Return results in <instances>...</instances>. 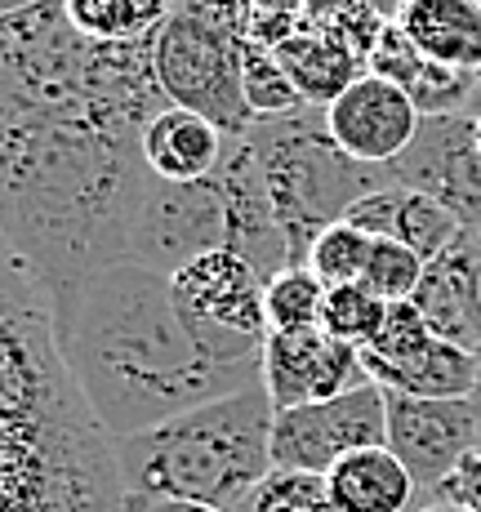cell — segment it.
Listing matches in <instances>:
<instances>
[{"mask_svg":"<svg viewBox=\"0 0 481 512\" xmlns=\"http://www.w3.org/2000/svg\"><path fill=\"white\" fill-rule=\"evenodd\" d=\"M165 107L152 41H90L63 0L0 18L5 254L49 294L58 321L98 272L130 259L152 174L143 130Z\"/></svg>","mask_w":481,"mask_h":512,"instance_id":"6da1fadb","label":"cell"},{"mask_svg":"<svg viewBox=\"0 0 481 512\" xmlns=\"http://www.w3.org/2000/svg\"><path fill=\"white\" fill-rule=\"evenodd\" d=\"M0 512H134L121 441L67 366L49 294L0 268Z\"/></svg>","mask_w":481,"mask_h":512,"instance_id":"7a4b0ae2","label":"cell"},{"mask_svg":"<svg viewBox=\"0 0 481 512\" xmlns=\"http://www.w3.org/2000/svg\"><path fill=\"white\" fill-rule=\"evenodd\" d=\"M58 339L116 441L263 379V370L214 357L183 321L170 277L134 259L112 263L85 285L58 321Z\"/></svg>","mask_w":481,"mask_h":512,"instance_id":"3957f363","label":"cell"},{"mask_svg":"<svg viewBox=\"0 0 481 512\" xmlns=\"http://www.w3.org/2000/svg\"><path fill=\"white\" fill-rule=\"evenodd\" d=\"M272 406L268 388L250 383L196 410L156 423L121 441L134 512L156 499H188L237 512L272 468Z\"/></svg>","mask_w":481,"mask_h":512,"instance_id":"277c9868","label":"cell"},{"mask_svg":"<svg viewBox=\"0 0 481 512\" xmlns=\"http://www.w3.org/2000/svg\"><path fill=\"white\" fill-rule=\"evenodd\" d=\"M245 139L259 156L263 183H268L272 210L281 219L294 263L308 259L312 241L330 223L348 219V210L361 196L392 183L388 170L357 165L352 156L339 152L321 107H299L290 116L254 121V130H245Z\"/></svg>","mask_w":481,"mask_h":512,"instance_id":"5b68a950","label":"cell"},{"mask_svg":"<svg viewBox=\"0 0 481 512\" xmlns=\"http://www.w3.org/2000/svg\"><path fill=\"white\" fill-rule=\"evenodd\" d=\"M254 32L250 0H179L152 36L161 90L174 107L214 121L228 139L254 130L259 116L245 103L241 54Z\"/></svg>","mask_w":481,"mask_h":512,"instance_id":"8992f818","label":"cell"},{"mask_svg":"<svg viewBox=\"0 0 481 512\" xmlns=\"http://www.w3.org/2000/svg\"><path fill=\"white\" fill-rule=\"evenodd\" d=\"M174 303L192 334L228 366L263 370L268 343V277L237 250H210L170 277Z\"/></svg>","mask_w":481,"mask_h":512,"instance_id":"52a82bcc","label":"cell"},{"mask_svg":"<svg viewBox=\"0 0 481 512\" xmlns=\"http://www.w3.org/2000/svg\"><path fill=\"white\" fill-rule=\"evenodd\" d=\"M228 241L232 219L219 174H210L201 183H165L156 174H147L130 228L134 263H147V268L174 277L183 263L201 259L210 250H228Z\"/></svg>","mask_w":481,"mask_h":512,"instance_id":"ba28073f","label":"cell"},{"mask_svg":"<svg viewBox=\"0 0 481 512\" xmlns=\"http://www.w3.org/2000/svg\"><path fill=\"white\" fill-rule=\"evenodd\" d=\"M366 446H388V392L361 383L330 401L277 410L272 419V464L326 477L339 459Z\"/></svg>","mask_w":481,"mask_h":512,"instance_id":"9c48e42d","label":"cell"},{"mask_svg":"<svg viewBox=\"0 0 481 512\" xmlns=\"http://www.w3.org/2000/svg\"><path fill=\"white\" fill-rule=\"evenodd\" d=\"M361 357L379 388L406 397H468L477 383V352L441 339L415 303H392L384 330Z\"/></svg>","mask_w":481,"mask_h":512,"instance_id":"30bf717a","label":"cell"},{"mask_svg":"<svg viewBox=\"0 0 481 512\" xmlns=\"http://www.w3.org/2000/svg\"><path fill=\"white\" fill-rule=\"evenodd\" d=\"M388 392V388H384ZM388 450L415 477L419 495L437 499L441 486L477 450V415L468 397H406L388 392Z\"/></svg>","mask_w":481,"mask_h":512,"instance_id":"8fae6325","label":"cell"},{"mask_svg":"<svg viewBox=\"0 0 481 512\" xmlns=\"http://www.w3.org/2000/svg\"><path fill=\"white\" fill-rule=\"evenodd\" d=\"M388 179L441 201L464 228H481L477 116H424L415 143L388 165Z\"/></svg>","mask_w":481,"mask_h":512,"instance_id":"7c38bea8","label":"cell"},{"mask_svg":"<svg viewBox=\"0 0 481 512\" xmlns=\"http://www.w3.org/2000/svg\"><path fill=\"white\" fill-rule=\"evenodd\" d=\"M424 112L397 81H384L375 72H361L357 81L326 107V130L339 143L343 156L357 165L388 170L410 143H415Z\"/></svg>","mask_w":481,"mask_h":512,"instance_id":"4fadbf2b","label":"cell"},{"mask_svg":"<svg viewBox=\"0 0 481 512\" xmlns=\"http://www.w3.org/2000/svg\"><path fill=\"white\" fill-rule=\"evenodd\" d=\"M361 383H375L366 374L361 348L330 339L321 326L294 334H268V343H263V388H268L277 410L330 401L339 392L361 388Z\"/></svg>","mask_w":481,"mask_h":512,"instance_id":"5bb4252c","label":"cell"},{"mask_svg":"<svg viewBox=\"0 0 481 512\" xmlns=\"http://www.w3.org/2000/svg\"><path fill=\"white\" fill-rule=\"evenodd\" d=\"M410 303L441 339L481 348V228H464L446 254L428 263Z\"/></svg>","mask_w":481,"mask_h":512,"instance_id":"9a60e30c","label":"cell"},{"mask_svg":"<svg viewBox=\"0 0 481 512\" xmlns=\"http://www.w3.org/2000/svg\"><path fill=\"white\" fill-rule=\"evenodd\" d=\"M348 223H357V228L370 236L406 241L410 250H419L428 263H433L437 254H446L450 245L459 241V232H464L459 214H450L441 201L415 192V187H401V183H384L370 196H361L348 210Z\"/></svg>","mask_w":481,"mask_h":512,"instance_id":"2e32d148","label":"cell"},{"mask_svg":"<svg viewBox=\"0 0 481 512\" xmlns=\"http://www.w3.org/2000/svg\"><path fill=\"white\" fill-rule=\"evenodd\" d=\"M228 156V134L214 121L188 112V107H165L143 130V161L165 183H201Z\"/></svg>","mask_w":481,"mask_h":512,"instance_id":"e0dca14e","label":"cell"},{"mask_svg":"<svg viewBox=\"0 0 481 512\" xmlns=\"http://www.w3.org/2000/svg\"><path fill=\"white\" fill-rule=\"evenodd\" d=\"M392 23L433 63L481 72V0H401Z\"/></svg>","mask_w":481,"mask_h":512,"instance_id":"ac0fdd59","label":"cell"},{"mask_svg":"<svg viewBox=\"0 0 481 512\" xmlns=\"http://www.w3.org/2000/svg\"><path fill=\"white\" fill-rule=\"evenodd\" d=\"M326 490L339 512H410L419 499L415 477L388 446H366L339 459L326 472Z\"/></svg>","mask_w":481,"mask_h":512,"instance_id":"d6986e66","label":"cell"},{"mask_svg":"<svg viewBox=\"0 0 481 512\" xmlns=\"http://www.w3.org/2000/svg\"><path fill=\"white\" fill-rule=\"evenodd\" d=\"M272 54L281 58V67H286V76L294 81V90H299L303 103L321 107V112L366 72V58L361 54H352V49L339 45L335 36L312 32V27H303V23L294 27Z\"/></svg>","mask_w":481,"mask_h":512,"instance_id":"ffe728a7","label":"cell"},{"mask_svg":"<svg viewBox=\"0 0 481 512\" xmlns=\"http://www.w3.org/2000/svg\"><path fill=\"white\" fill-rule=\"evenodd\" d=\"M179 0H63L67 23L103 45L152 41Z\"/></svg>","mask_w":481,"mask_h":512,"instance_id":"44dd1931","label":"cell"},{"mask_svg":"<svg viewBox=\"0 0 481 512\" xmlns=\"http://www.w3.org/2000/svg\"><path fill=\"white\" fill-rule=\"evenodd\" d=\"M299 23L312 27V32L335 36V41L348 45L352 54L370 58V49H375V41L384 36V27L392 18L375 5V0H308Z\"/></svg>","mask_w":481,"mask_h":512,"instance_id":"7402d4cb","label":"cell"},{"mask_svg":"<svg viewBox=\"0 0 481 512\" xmlns=\"http://www.w3.org/2000/svg\"><path fill=\"white\" fill-rule=\"evenodd\" d=\"M392 303L379 299L370 285L352 281V285H330L326 303H321V330L339 343H352V348H370L375 334L384 330Z\"/></svg>","mask_w":481,"mask_h":512,"instance_id":"603a6c76","label":"cell"},{"mask_svg":"<svg viewBox=\"0 0 481 512\" xmlns=\"http://www.w3.org/2000/svg\"><path fill=\"white\" fill-rule=\"evenodd\" d=\"M321 303H326V285L317 281V272H308L303 263L277 272L268 281V334H294V330H317L321 326Z\"/></svg>","mask_w":481,"mask_h":512,"instance_id":"cb8c5ba5","label":"cell"},{"mask_svg":"<svg viewBox=\"0 0 481 512\" xmlns=\"http://www.w3.org/2000/svg\"><path fill=\"white\" fill-rule=\"evenodd\" d=\"M370 250H375V236L361 232L357 223L339 219V223H330L317 241H312L303 268L317 272V281L326 285V290H330V285H352V281L366 277Z\"/></svg>","mask_w":481,"mask_h":512,"instance_id":"d4e9b609","label":"cell"},{"mask_svg":"<svg viewBox=\"0 0 481 512\" xmlns=\"http://www.w3.org/2000/svg\"><path fill=\"white\" fill-rule=\"evenodd\" d=\"M241 81H245V103H250V112L259 116V121H268V116H290L299 112V107H308L294 90V81L286 76V67H281V58L272 54L268 45H245L241 54Z\"/></svg>","mask_w":481,"mask_h":512,"instance_id":"484cf974","label":"cell"},{"mask_svg":"<svg viewBox=\"0 0 481 512\" xmlns=\"http://www.w3.org/2000/svg\"><path fill=\"white\" fill-rule=\"evenodd\" d=\"M237 512H339L330 504L326 477L317 472H290V468H272L259 486L250 490V499Z\"/></svg>","mask_w":481,"mask_h":512,"instance_id":"4316f807","label":"cell"},{"mask_svg":"<svg viewBox=\"0 0 481 512\" xmlns=\"http://www.w3.org/2000/svg\"><path fill=\"white\" fill-rule=\"evenodd\" d=\"M424 272H428V259L419 250H410L406 241H392V236H375V250H370L361 285H370L384 303H410L419 294Z\"/></svg>","mask_w":481,"mask_h":512,"instance_id":"83f0119b","label":"cell"},{"mask_svg":"<svg viewBox=\"0 0 481 512\" xmlns=\"http://www.w3.org/2000/svg\"><path fill=\"white\" fill-rule=\"evenodd\" d=\"M424 49H419L415 41H410L406 32H401L397 23H388L384 27V36L375 41V49H370V58H366V72H375V76H384V81H397L401 90H406L410 81L419 76V67H424Z\"/></svg>","mask_w":481,"mask_h":512,"instance_id":"f1b7e54d","label":"cell"},{"mask_svg":"<svg viewBox=\"0 0 481 512\" xmlns=\"http://www.w3.org/2000/svg\"><path fill=\"white\" fill-rule=\"evenodd\" d=\"M437 499H446V504H459L464 512H481V450H473V455L459 464V472L446 481V486H441Z\"/></svg>","mask_w":481,"mask_h":512,"instance_id":"f546056e","label":"cell"},{"mask_svg":"<svg viewBox=\"0 0 481 512\" xmlns=\"http://www.w3.org/2000/svg\"><path fill=\"white\" fill-rule=\"evenodd\" d=\"M139 512H228V508H214V504H188V499H156Z\"/></svg>","mask_w":481,"mask_h":512,"instance_id":"4dcf8cb0","label":"cell"},{"mask_svg":"<svg viewBox=\"0 0 481 512\" xmlns=\"http://www.w3.org/2000/svg\"><path fill=\"white\" fill-rule=\"evenodd\" d=\"M250 5L263 9V14H290V18H299L308 0H250Z\"/></svg>","mask_w":481,"mask_h":512,"instance_id":"1f68e13d","label":"cell"},{"mask_svg":"<svg viewBox=\"0 0 481 512\" xmlns=\"http://www.w3.org/2000/svg\"><path fill=\"white\" fill-rule=\"evenodd\" d=\"M477 352V383H473V392H468V401H473V415H477V450H481V348Z\"/></svg>","mask_w":481,"mask_h":512,"instance_id":"d6a6232c","label":"cell"},{"mask_svg":"<svg viewBox=\"0 0 481 512\" xmlns=\"http://www.w3.org/2000/svg\"><path fill=\"white\" fill-rule=\"evenodd\" d=\"M415 512H464L459 504H446V499H424V504H419Z\"/></svg>","mask_w":481,"mask_h":512,"instance_id":"836d02e7","label":"cell"},{"mask_svg":"<svg viewBox=\"0 0 481 512\" xmlns=\"http://www.w3.org/2000/svg\"><path fill=\"white\" fill-rule=\"evenodd\" d=\"M27 5H41V0H0V9H5V14H14V9H27Z\"/></svg>","mask_w":481,"mask_h":512,"instance_id":"e575fe53","label":"cell"},{"mask_svg":"<svg viewBox=\"0 0 481 512\" xmlns=\"http://www.w3.org/2000/svg\"><path fill=\"white\" fill-rule=\"evenodd\" d=\"M375 5H379V9H384V14H388V18H392V14H397V5H401V0H375Z\"/></svg>","mask_w":481,"mask_h":512,"instance_id":"d590c367","label":"cell"},{"mask_svg":"<svg viewBox=\"0 0 481 512\" xmlns=\"http://www.w3.org/2000/svg\"><path fill=\"white\" fill-rule=\"evenodd\" d=\"M481 112V72H477V98H473V116Z\"/></svg>","mask_w":481,"mask_h":512,"instance_id":"8d00e7d4","label":"cell"},{"mask_svg":"<svg viewBox=\"0 0 481 512\" xmlns=\"http://www.w3.org/2000/svg\"><path fill=\"white\" fill-rule=\"evenodd\" d=\"M477 147H481V112H477Z\"/></svg>","mask_w":481,"mask_h":512,"instance_id":"74e56055","label":"cell"}]
</instances>
